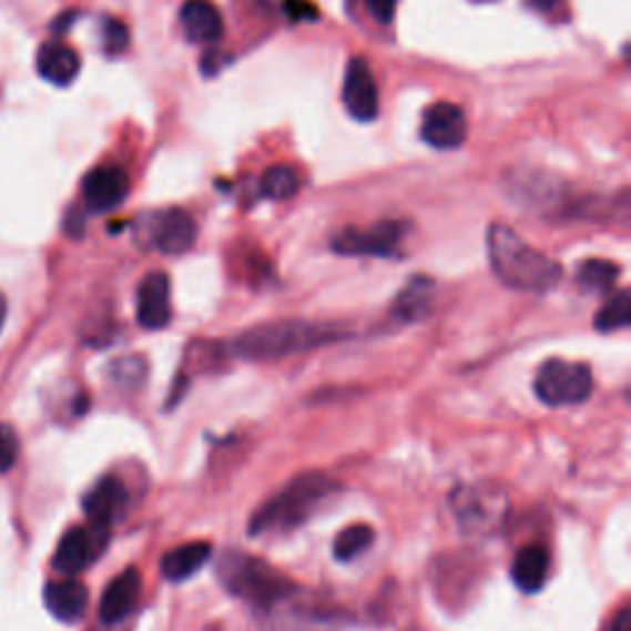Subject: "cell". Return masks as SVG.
Returning <instances> with one entry per match:
<instances>
[{
	"instance_id": "1",
	"label": "cell",
	"mask_w": 631,
	"mask_h": 631,
	"mask_svg": "<svg viewBox=\"0 0 631 631\" xmlns=\"http://www.w3.org/2000/svg\"><path fill=\"white\" fill-rule=\"evenodd\" d=\"M486 250H489L493 274L508 289L546 294L556 289L562 279V267L556 259L530 247L518 232L501 223L491 225L486 232Z\"/></svg>"
},
{
	"instance_id": "2",
	"label": "cell",
	"mask_w": 631,
	"mask_h": 631,
	"mask_svg": "<svg viewBox=\"0 0 631 631\" xmlns=\"http://www.w3.org/2000/svg\"><path fill=\"white\" fill-rule=\"evenodd\" d=\"M338 491V481L324 471H304L272 496L250 520V536L289 533L302 528L320 503Z\"/></svg>"
},
{
	"instance_id": "3",
	"label": "cell",
	"mask_w": 631,
	"mask_h": 631,
	"mask_svg": "<svg viewBox=\"0 0 631 631\" xmlns=\"http://www.w3.org/2000/svg\"><path fill=\"white\" fill-rule=\"evenodd\" d=\"M340 334L328 324H312V320H298V318H282L272 320V324L252 326L232 343V350L242 360H282L296 356V353L314 350L328 343L338 340Z\"/></svg>"
},
{
	"instance_id": "4",
	"label": "cell",
	"mask_w": 631,
	"mask_h": 631,
	"mask_svg": "<svg viewBox=\"0 0 631 631\" xmlns=\"http://www.w3.org/2000/svg\"><path fill=\"white\" fill-rule=\"evenodd\" d=\"M217 578L225 590L259 609H274L296 594V584L267 560L254 558L242 550H225L217 558Z\"/></svg>"
},
{
	"instance_id": "5",
	"label": "cell",
	"mask_w": 631,
	"mask_h": 631,
	"mask_svg": "<svg viewBox=\"0 0 631 631\" xmlns=\"http://www.w3.org/2000/svg\"><path fill=\"white\" fill-rule=\"evenodd\" d=\"M457 528L467 538H489L506 526L511 496L496 481L461 484L449 498Z\"/></svg>"
},
{
	"instance_id": "6",
	"label": "cell",
	"mask_w": 631,
	"mask_h": 631,
	"mask_svg": "<svg viewBox=\"0 0 631 631\" xmlns=\"http://www.w3.org/2000/svg\"><path fill=\"white\" fill-rule=\"evenodd\" d=\"M536 395L548 407L582 405L592 395V370L584 363H570L562 358L546 360L536 373Z\"/></svg>"
},
{
	"instance_id": "7",
	"label": "cell",
	"mask_w": 631,
	"mask_h": 631,
	"mask_svg": "<svg viewBox=\"0 0 631 631\" xmlns=\"http://www.w3.org/2000/svg\"><path fill=\"white\" fill-rule=\"evenodd\" d=\"M405 235V223L385 220V223H378L368 230H340L334 242H330V250L346 254V257H395Z\"/></svg>"
},
{
	"instance_id": "8",
	"label": "cell",
	"mask_w": 631,
	"mask_h": 631,
	"mask_svg": "<svg viewBox=\"0 0 631 631\" xmlns=\"http://www.w3.org/2000/svg\"><path fill=\"white\" fill-rule=\"evenodd\" d=\"M109 542V528L102 526H74L64 533L54 550L52 568L64 578H74L84 568H90L92 560L102 556Z\"/></svg>"
},
{
	"instance_id": "9",
	"label": "cell",
	"mask_w": 631,
	"mask_h": 631,
	"mask_svg": "<svg viewBox=\"0 0 631 631\" xmlns=\"http://www.w3.org/2000/svg\"><path fill=\"white\" fill-rule=\"evenodd\" d=\"M469 124L464 109L451 102L431 104L423 116V139L431 149L451 151L467 141Z\"/></svg>"
},
{
	"instance_id": "10",
	"label": "cell",
	"mask_w": 631,
	"mask_h": 631,
	"mask_svg": "<svg viewBox=\"0 0 631 631\" xmlns=\"http://www.w3.org/2000/svg\"><path fill=\"white\" fill-rule=\"evenodd\" d=\"M146 240L153 250L161 254H183L195 242V223L185 210L171 207L156 213L149 220Z\"/></svg>"
},
{
	"instance_id": "11",
	"label": "cell",
	"mask_w": 631,
	"mask_h": 631,
	"mask_svg": "<svg viewBox=\"0 0 631 631\" xmlns=\"http://www.w3.org/2000/svg\"><path fill=\"white\" fill-rule=\"evenodd\" d=\"M129 195V175L119 165H99L90 171L82 181L84 205L92 213H109L116 210Z\"/></svg>"
},
{
	"instance_id": "12",
	"label": "cell",
	"mask_w": 631,
	"mask_h": 631,
	"mask_svg": "<svg viewBox=\"0 0 631 631\" xmlns=\"http://www.w3.org/2000/svg\"><path fill=\"white\" fill-rule=\"evenodd\" d=\"M343 104L348 114L358 121H373L378 116V84L363 58H353L346 70V82H343Z\"/></svg>"
},
{
	"instance_id": "13",
	"label": "cell",
	"mask_w": 631,
	"mask_h": 631,
	"mask_svg": "<svg viewBox=\"0 0 631 631\" xmlns=\"http://www.w3.org/2000/svg\"><path fill=\"white\" fill-rule=\"evenodd\" d=\"M171 282L163 272L143 276L136 292V320L146 330H161L171 324Z\"/></svg>"
},
{
	"instance_id": "14",
	"label": "cell",
	"mask_w": 631,
	"mask_h": 631,
	"mask_svg": "<svg viewBox=\"0 0 631 631\" xmlns=\"http://www.w3.org/2000/svg\"><path fill=\"white\" fill-rule=\"evenodd\" d=\"M129 506V491L119 476H102L86 496L82 498V508L92 526L112 528L116 518L124 516Z\"/></svg>"
},
{
	"instance_id": "15",
	"label": "cell",
	"mask_w": 631,
	"mask_h": 631,
	"mask_svg": "<svg viewBox=\"0 0 631 631\" xmlns=\"http://www.w3.org/2000/svg\"><path fill=\"white\" fill-rule=\"evenodd\" d=\"M141 587L143 580L136 568L119 572L116 578L106 584V590L102 594V602H99V619H102L104 624L124 622L141 600Z\"/></svg>"
},
{
	"instance_id": "16",
	"label": "cell",
	"mask_w": 631,
	"mask_h": 631,
	"mask_svg": "<svg viewBox=\"0 0 631 631\" xmlns=\"http://www.w3.org/2000/svg\"><path fill=\"white\" fill-rule=\"evenodd\" d=\"M45 607L54 619H60L64 624H74L86 614V607H90V590H86L84 582L74 578L48 582Z\"/></svg>"
},
{
	"instance_id": "17",
	"label": "cell",
	"mask_w": 631,
	"mask_h": 631,
	"mask_svg": "<svg viewBox=\"0 0 631 631\" xmlns=\"http://www.w3.org/2000/svg\"><path fill=\"white\" fill-rule=\"evenodd\" d=\"M181 28L187 40L207 45L223 38V16L210 0H185L181 8Z\"/></svg>"
},
{
	"instance_id": "18",
	"label": "cell",
	"mask_w": 631,
	"mask_h": 631,
	"mask_svg": "<svg viewBox=\"0 0 631 631\" xmlns=\"http://www.w3.org/2000/svg\"><path fill=\"white\" fill-rule=\"evenodd\" d=\"M82 70V60L70 45L60 40H50L38 50V72L45 82L68 86Z\"/></svg>"
},
{
	"instance_id": "19",
	"label": "cell",
	"mask_w": 631,
	"mask_h": 631,
	"mask_svg": "<svg viewBox=\"0 0 631 631\" xmlns=\"http://www.w3.org/2000/svg\"><path fill=\"white\" fill-rule=\"evenodd\" d=\"M435 292L437 284L429 279V276H413L403 292L395 296L393 302V316L403 324H417L431 314V306H435Z\"/></svg>"
},
{
	"instance_id": "20",
	"label": "cell",
	"mask_w": 631,
	"mask_h": 631,
	"mask_svg": "<svg viewBox=\"0 0 631 631\" xmlns=\"http://www.w3.org/2000/svg\"><path fill=\"white\" fill-rule=\"evenodd\" d=\"M548 574H550V552L546 546H540V542H530V546L520 548L516 552L511 578L518 590H523V592L542 590V584L548 582Z\"/></svg>"
},
{
	"instance_id": "21",
	"label": "cell",
	"mask_w": 631,
	"mask_h": 631,
	"mask_svg": "<svg viewBox=\"0 0 631 631\" xmlns=\"http://www.w3.org/2000/svg\"><path fill=\"white\" fill-rule=\"evenodd\" d=\"M210 558H213V546L210 542H185V546L165 552L161 560V572L165 580L185 582L197 570H203Z\"/></svg>"
},
{
	"instance_id": "22",
	"label": "cell",
	"mask_w": 631,
	"mask_h": 631,
	"mask_svg": "<svg viewBox=\"0 0 631 631\" xmlns=\"http://www.w3.org/2000/svg\"><path fill=\"white\" fill-rule=\"evenodd\" d=\"M631 324V296L627 289L617 292L609 302L600 308L594 316V328L600 334H614V330H624Z\"/></svg>"
},
{
	"instance_id": "23",
	"label": "cell",
	"mask_w": 631,
	"mask_h": 631,
	"mask_svg": "<svg viewBox=\"0 0 631 631\" xmlns=\"http://www.w3.org/2000/svg\"><path fill=\"white\" fill-rule=\"evenodd\" d=\"M373 528L365 526V523H356V526H348L346 530H340L334 540V558L338 562H348V560H356L358 556H363L365 550L373 546Z\"/></svg>"
},
{
	"instance_id": "24",
	"label": "cell",
	"mask_w": 631,
	"mask_h": 631,
	"mask_svg": "<svg viewBox=\"0 0 631 631\" xmlns=\"http://www.w3.org/2000/svg\"><path fill=\"white\" fill-rule=\"evenodd\" d=\"M619 279V264L609 259H587L578 272V282L587 292H609Z\"/></svg>"
},
{
	"instance_id": "25",
	"label": "cell",
	"mask_w": 631,
	"mask_h": 631,
	"mask_svg": "<svg viewBox=\"0 0 631 631\" xmlns=\"http://www.w3.org/2000/svg\"><path fill=\"white\" fill-rule=\"evenodd\" d=\"M298 191V175L292 165H272L262 175V193L274 201H289Z\"/></svg>"
},
{
	"instance_id": "26",
	"label": "cell",
	"mask_w": 631,
	"mask_h": 631,
	"mask_svg": "<svg viewBox=\"0 0 631 631\" xmlns=\"http://www.w3.org/2000/svg\"><path fill=\"white\" fill-rule=\"evenodd\" d=\"M146 360L139 356H126L112 363V378L121 387H139L146 378Z\"/></svg>"
},
{
	"instance_id": "27",
	"label": "cell",
	"mask_w": 631,
	"mask_h": 631,
	"mask_svg": "<svg viewBox=\"0 0 631 631\" xmlns=\"http://www.w3.org/2000/svg\"><path fill=\"white\" fill-rule=\"evenodd\" d=\"M18 454H20L18 431L10 425L0 423V474H6L16 467Z\"/></svg>"
},
{
	"instance_id": "28",
	"label": "cell",
	"mask_w": 631,
	"mask_h": 631,
	"mask_svg": "<svg viewBox=\"0 0 631 631\" xmlns=\"http://www.w3.org/2000/svg\"><path fill=\"white\" fill-rule=\"evenodd\" d=\"M102 38H104V50L109 54H119L129 48V28L116 18L104 20Z\"/></svg>"
},
{
	"instance_id": "29",
	"label": "cell",
	"mask_w": 631,
	"mask_h": 631,
	"mask_svg": "<svg viewBox=\"0 0 631 631\" xmlns=\"http://www.w3.org/2000/svg\"><path fill=\"white\" fill-rule=\"evenodd\" d=\"M365 6H368L370 16L378 20V23L387 26L390 20L395 18V10H397V0H365Z\"/></svg>"
},
{
	"instance_id": "30",
	"label": "cell",
	"mask_w": 631,
	"mask_h": 631,
	"mask_svg": "<svg viewBox=\"0 0 631 631\" xmlns=\"http://www.w3.org/2000/svg\"><path fill=\"white\" fill-rule=\"evenodd\" d=\"M607 631H631V607L624 604L619 612L612 617V622H609Z\"/></svg>"
},
{
	"instance_id": "31",
	"label": "cell",
	"mask_w": 631,
	"mask_h": 631,
	"mask_svg": "<svg viewBox=\"0 0 631 631\" xmlns=\"http://www.w3.org/2000/svg\"><path fill=\"white\" fill-rule=\"evenodd\" d=\"M289 13H292V18H302V13H306L308 18H314V8L312 6H306L304 0H292L289 3Z\"/></svg>"
},
{
	"instance_id": "32",
	"label": "cell",
	"mask_w": 631,
	"mask_h": 631,
	"mask_svg": "<svg viewBox=\"0 0 631 631\" xmlns=\"http://www.w3.org/2000/svg\"><path fill=\"white\" fill-rule=\"evenodd\" d=\"M560 0H528L530 8H536L538 13H552L558 8Z\"/></svg>"
},
{
	"instance_id": "33",
	"label": "cell",
	"mask_w": 631,
	"mask_h": 631,
	"mask_svg": "<svg viewBox=\"0 0 631 631\" xmlns=\"http://www.w3.org/2000/svg\"><path fill=\"white\" fill-rule=\"evenodd\" d=\"M6 316H8V302H6V296L0 294V328H3L6 324Z\"/></svg>"
}]
</instances>
